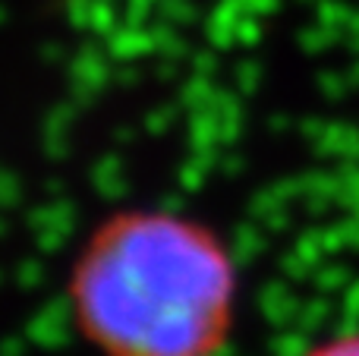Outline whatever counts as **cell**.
Listing matches in <instances>:
<instances>
[{"mask_svg": "<svg viewBox=\"0 0 359 356\" xmlns=\"http://www.w3.org/2000/svg\"><path fill=\"white\" fill-rule=\"evenodd\" d=\"M236 290L233 256L211 227L149 208L107 218L69 271L73 319L104 356H217Z\"/></svg>", "mask_w": 359, "mask_h": 356, "instance_id": "6da1fadb", "label": "cell"}, {"mask_svg": "<svg viewBox=\"0 0 359 356\" xmlns=\"http://www.w3.org/2000/svg\"><path fill=\"white\" fill-rule=\"evenodd\" d=\"M306 356H359V334L331 338V341H325V344H318L316 350H309Z\"/></svg>", "mask_w": 359, "mask_h": 356, "instance_id": "7a4b0ae2", "label": "cell"}]
</instances>
